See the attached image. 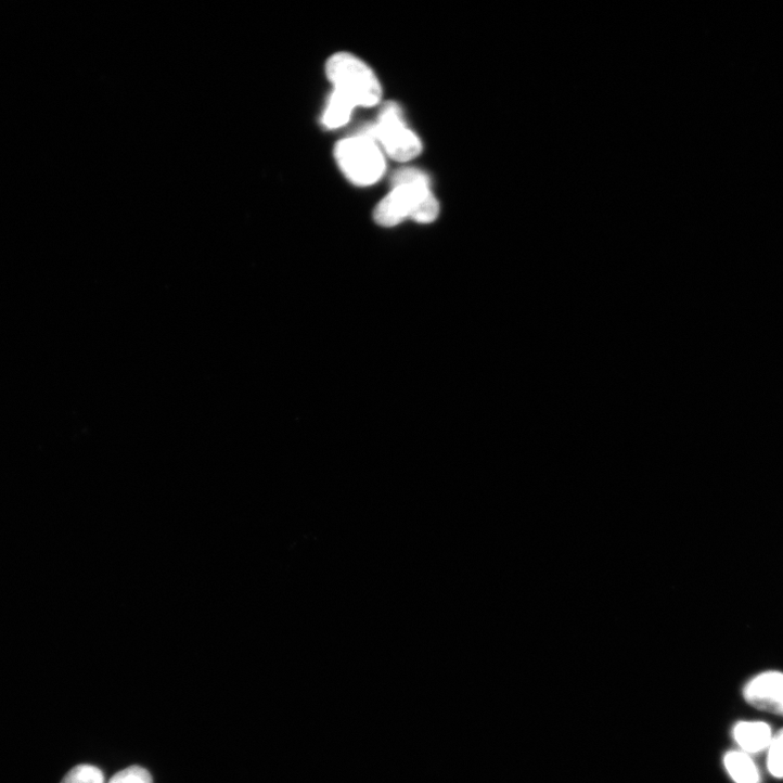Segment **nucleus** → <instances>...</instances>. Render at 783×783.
<instances>
[{
  "label": "nucleus",
  "instance_id": "nucleus-1",
  "mask_svg": "<svg viewBox=\"0 0 783 783\" xmlns=\"http://www.w3.org/2000/svg\"><path fill=\"white\" fill-rule=\"evenodd\" d=\"M325 73L334 86L322 119L326 128H341L355 107H372L380 102L382 91L375 75L357 57L335 54L326 62Z\"/></svg>",
  "mask_w": 783,
  "mask_h": 783
},
{
  "label": "nucleus",
  "instance_id": "nucleus-2",
  "mask_svg": "<svg viewBox=\"0 0 783 783\" xmlns=\"http://www.w3.org/2000/svg\"><path fill=\"white\" fill-rule=\"evenodd\" d=\"M392 184L394 190L374 209L377 224L390 228L410 218L420 223L437 220L440 205L425 172L415 168L401 169L392 179Z\"/></svg>",
  "mask_w": 783,
  "mask_h": 783
},
{
  "label": "nucleus",
  "instance_id": "nucleus-3",
  "mask_svg": "<svg viewBox=\"0 0 783 783\" xmlns=\"http://www.w3.org/2000/svg\"><path fill=\"white\" fill-rule=\"evenodd\" d=\"M358 136L378 142L388 157L400 163L415 158L423 151L420 138L407 127L400 106L394 102L383 104L377 123Z\"/></svg>",
  "mask_w": 783,
  "mask_h": 783
},
{
  "label": "nucleus",
  "instance_id": "nucleus-4",
  "mask_svg": "<svg viewBox=\"0 0 783 783\" xmlns=\"http://www.w3.org/2000/svg\"><path fill=\"white\" fill-rule=\"evenodd\" d=\"M334 156L347 179L359 187L376 183L385 171V159L377 143L363 136L339 141Z\"/></svg>",
  "mask_w": 783,
  "mask_h": 783
},
{
  "label": "nucleus",
  "instance_id": "nucleus-5",
  "mask_svg": "<svg viewBox=\"0 0 783 783\" xmlns=\"http://www.w3.org/2000/svg\"><path fill=\"white\" fill-rule=\"evenodd\" d=\"M743 697L756 709L783 716V672L763 671L743 688Z\"/></svg>",
  "mask_w": 783,
  "mask_h": 783
},
{
  "label": "nucleus",
  "instance_id": "nucleus-6",
  "mask_svg": "<svg viewBox=\"0 0 783 783\" xmlns=\"http://www.w3.org/2000/svg\"><path fill=\"white\" fill-rule=\"evenodd\" d=\"M732 736L740 750L755 755L768 749L773 732L765 721H739L732 729Z\"/></svg>",
  "mask_w": 783,
  "mask_h": 783
},
{
  "label": "nucleus",
  "instance_id": "nucleus-7",
  "mask_svg": "<svg viewBox=\"0 0 783 783\" xmlns=\"http://www.w3.org/2000/svg\"><path fill=\"white\" fill-rule=\"evenodd\" d=\"M723 765L735 783H761V774L756 762L750 755L742 750L726 753Z\"/></svg>",
  "mask_w": 783,
  "mask_h": 783
},
{
  "label": "nucleus",
  "instance_id": "nucleus-8",
  "mask_svg": "<svg viewBox=\"0 0 783 783\" xmlns=\"http://www.w3.org/2000/svg\"><path fill=\"white\" fill-rule=\"evenodd\" d=\"M767 768L775 779H783V729L773 734L767 749Z\"/></svg>",
  "mask_w": 783,
  "mask_h": 783
},
{
  "label": "nucleus",
  "instance_id": "nucleus-9",
  "mask_svg": "<svg viewBox=\"0 0 783 783\" xmlns=\"http://www.w3.org/2000/svg\"><path fill=\"white\" fill-rule=\"evenodd\" d=\"M62 783H105L104 773L92 765H79L64 778Z\"/></svg>",
  "mask_w": 783,
  "mask_h": 783
},
{
  "label": "nucleus",
  "instance_id": "nucleus-10",
  "mask_svg": "<svg viewBox=\"0 0 783 783\" xmlns=\"http://www.w3.org/2000/svg\"><path fill=\"white\" fill-rule=\"evenodd\" d=\"M108 783H153V778L146 769L132 766L116 773Z\"/></svg>",
  "mask_w": 783,
  "mask_h": 783
}]
</instances>
